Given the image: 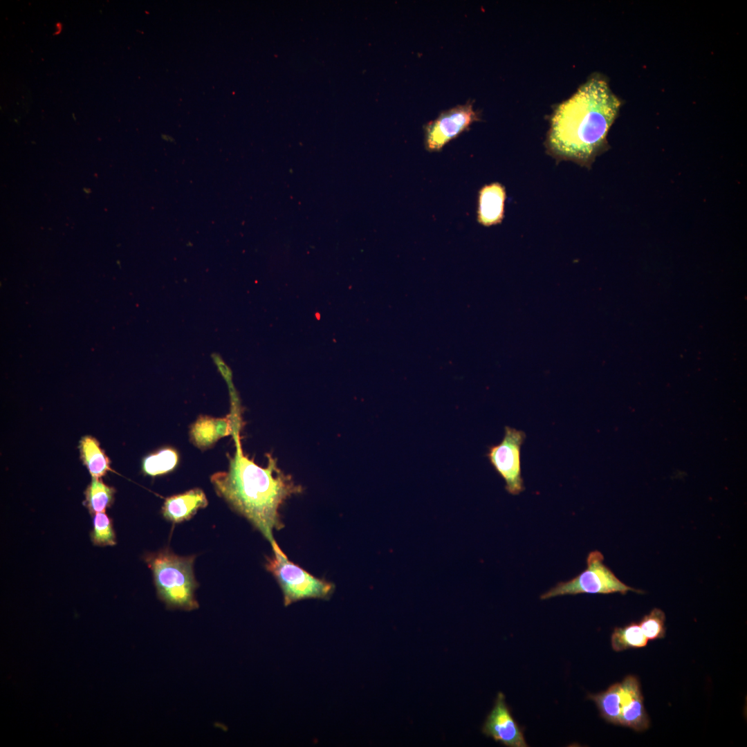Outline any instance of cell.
<instances>
[{"instance_id":"obj_1","label":"cell","mask_w":747,"mask_h":747,"mask_svg":"<svg viewBox=\"0 0 747 747\" xmlns=\"http://www.w3.org/2000/svg\"><path fill=\"white\" fill-rule=\"evenodd\" d=\"M241 412V409L230 412L236 450L229 457L228 468L213 474L210 481L218 495L271 544L275 540L274 530L284 527L279 507L292 495L301 493L302 488L278 468L270 454H266V467L259 466L244 454L240 440Z\"/></svg>"},{"instance_id":"obj_2","label":"cell","mask_w":747,"mask_h":747,"mask_svg":"<svg viewBox=\"0 0 747 747\" xmlns=\"http://www.w3.org/2000/svg\"><path fill=\"white\" fill-rule=\"evenodd\" d=\"M621 104L605 77L591 76L555 110L546 142L549 154L590 167L609 147L607 134Z\"/></svg>"},{"instance_id":"obj_3","label":"cell","mask_w":747,"mask_h":747,"mask_svg":"<svg viewBox=\"0 0 747 747\" xmlns=\"http://www.w3.org/2000/svg\"><path fill=\"white\" fill-rule=\"evenodd\" d=\"M194 558V555L180 556L168 550L147 557L158 596L168 608L191 611L199 607L194 594L198 587L193 571Z\"/></svg>"},{"instance_id":"obj_4","label":"cell","mask_w":747,"mask_h":747,"mask_svg":"<svg viewBox=\"0 0 747 747\" xmlns=\"http://www.w3.org/2000/svg\"><path fill=\"white\" fill-rule=\"evenodd\" d=\"M270 544L273 555L267 558L266 568L278 582L286 607L305 599L331 598L335 590L333 583L315 577L291 562L275 540Z\"/></svg>"},{"instance_id":"obj_5","label":"cell","mask_w":747,"mask_h":747,"mask_svg":"<svg viewBox=\"0 0 747 747\" xmlns=\"http://www.w3.org/2000/svg\"><path fill=\"white\" fill-rule=\"evenodd\" d=\"M604 556L599 551H593L587 557V568L579 575L566 582H560L542 594V600L564 595L580 593L609 594L628 591L644 593V591L625 584L604 564Z\"/></svg>"},{"instance_id":"obj_6","label":"cell","mask_w":747,"mask_h":747,"mask_svg":"<svg viewBox=\"0 0 747 747\" xmlns=\"http://www.w3.org/2000/svg\"><path fill=\"white\" fill-rule=\"evenodd\" d=\"M525 439L524 431L506 426L501 442L490 446L486 454L490 463L504 480L506 491L513 495H519L524 490L521 449Z\"/></svg>"},{"instance_id":"obj_7","label":"cell","mask_w":747,"mask_h":747,"mask_svg":"<svg viewBox=\"0 0 747 747\" xmlns=\"http://www.w3.org/2000/svg\"><path fill=\"white\" fill-rule=\"evenodd\" d=\"M479 120V114L474 109L471 102L441 112L425 126V149L430 152L441 151L446 144Z\"/></svg>"},{"instance_id":"obj_8","label":"cell","mask_w":747,"mask_h":747,"mask_svg":"<svg viewBox=\"0 0 747 747\" xmlns=\"http://www.w3.org/2000/svg\"><path fill=\"white\" fill-rule=\"evenodd\" d=\"M482 732L506 746H528L506 703L505 696L501 692H498L494 706L484 721Z\"/></svg>"},{"instance_id":"obj_9","label":"cell","mask_w":747,"mask_h":747,"mask_svg":"<svg viewBox=\"0 0 747 747\" xmlns=\"http://www.w3.org/2000/svg\"><path fill=\"white\" fill-rule=\"evenodd\" d=\"M621 684L620 714L619 725L636 731H643L649 726V719L643 703L640 683L633 675L627 676Z\"/></svg>"},{"instance_id":"obj_10","label":"cell","mask_w":747,"mask_h":747,"mask_svg":"<svg viewBox=\"0 0 747 747\" xmlns=\"http://www.w3.org/2000/svg\"><path fill=\"white\" fill-rule=\"evenodd\" d=\"M205 494L200 488H193L167 498L162 508L163 517L173 523L192 518L200 508L208 506Z\"/></svg>"},{"instance_id":"obj_11","label":"cell","mask_w":747,"mask_h":747,"mask_svg":"<svg viewBox=\"0 0 747 747\" xmlns=\"http://www.w3.org/2000/svg\"><path fill=\"white\" fill-rule=\"evenodd\" d=\"M232 416L224 418L200 416L190 431L191 441L200 449L212 447L219 439L232 434Z\"/></svg>"},{"instance_id":"obj_12","label":"cell","mask_w":747,"mask_h":747,"mask_svg":"<svg viewBox=\"0 0 747 747\" xmlns=\"http://www.w3.org/2000/svg\"><path fill=\"white\" fill-rule=\"evenodd\" d=\"M506 190L499 183L484 185L479 192L477 221L484 226L500 223L504 216Z\"/></svg>"},{"instance_id":"obj_13","label":"cell","mask_w":747,"mask_h":747,"mask_svg":"<svg viewBox=\"0 0 747 747\" xmlns=\"http://www.w3.org/2000/svg\"><path fill=\"white\" fill-rule=\"evenodd\" d=\"M79 448L81 459L93 478H100L111 470L109 459L95 438L84 436Z\"/></svg>"},{"instance_id":"obj_14","label":"cell","mask_w":747,"mask_h":747,"mask_svg":"<svg viewBox=\"0 0 747 747\" xmlns=\"http://www.w3.org/2000/svg\"><path fill=\"white\" fill-rule=\"evenodd\" d=\"M594 701L602 717L609 723L619 725L620 714L621 684L616 683L607 690L587 697Z\"/></svg>"},{"instance_id":"obj_15","label":"cell","mask_w":747,"mask_h":747,"mask_svg":"<svg viewBox=\"0 0 747 747\" xmlns=\"http://www.w3.org/2000/svg\"><path fill=\"white\" fill-rule=\"evenodd\" d=\"M647 642L648 639L636 622H631L622 627H615L611 636V647L616 652L644 647L647 645Z\"/></svg>"},{"instance_id":"obj_16","label":"cell","mask_w":747,"mask_h":747,"mask_svg":"<svg viewBox=\"0 0 747 747\" xmlns=\"http://www.w3.org/2000/svg\"><path fill=\"white\" fill-rule=\"evenodd\" d=\"M178 459V454L175 449L164 448L143 459L142 471L153 477L166 474L176 467Z\"/></svg>"},{"instance_id":"obj_17","label":"cell","mask_w":747,"mask_h":747,"mask_svg":"<svg viewBox=\"0 0 747 747\" xmlns=\"http://www.w3.org/2000/svg\"><path fill=\"white\" fill-rule=\"evenodd\" d=\"M114 489L99 478H93L85 492V504L91 514L104 513L113 501Z\"/></svg>"},{"instance_id":"obj_18","label":"cell","mask_w":747,"mask_h":747,"mask_svg":"<svg viewBox=\"0 0 747 747\" xmlns=\"http://www.w3.org/2000/svg\"><path fill=\"white\" fill-rule=\"evenodd\" d=\"M665 614L658 608H654L645 615L638 625L645 635L650 640L663 638L665 635Z\"/></svg>"},{"instance_id":"obj_19","label":"cell","mask_w":747,"mask_h":747,"mask_svg":"<svg viewBox=\"0 0 747 747\" xmlns=\"http://www.w3.org/2000/svg\"><path fill=\"white\" fill-rule=\"evenodd\" d=\"M91 538L95 545L112 546L116 544V535L112 522L104 512L95 514Z\"/></svg>"}]
</instances>
